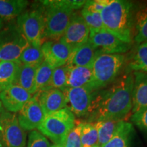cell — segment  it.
<instances>
[{
    "label": "cell",
    "instance_id": "29",
    "mask_svg": "<svg viewBox=\"0 0 147 147\" xmlns=\"http://www.w3.org/2000/svg\"><path fill=\"white\" fill-rule=\"evenodd\" d=\"M68 70L69 67L67 65L53 69L51 81L47 89H57L63 91V89L67 88Z\"/></svg>",
    "mask_w": 147,
    "mask_h": 147
},
{
    "label": "cell",
    "instance_id": "32",
    "mask_svg": "<svg viewBox=\"0 0 147 147\" xmlns=\"http://www.w3.org/2000/svg\"><path fill=\"white\" fill-rule=\"evenodd\" d=\"M49 140L40 131L34 130L29 134L27 147H51Z\"/></svg>",
    "mask_w": 147,
    "mask_h": 147
},
{
    "label": "cell",
    "instance_id": "4",
    "mask_svg": "<svg viewBox=\"0 0 147 147\" xmlns=\"http://www.w3.org/2000/svg\"><path fill=\"white\" fill-rule=\"evenodd\" d=\"M125 60L124 54L98 53L92 65V88L100 91L115 82Z\"/></svg>",
    "mask_w": 147,
    "mask_h": 147
},
{
    "label": "cell",
    "instance_id": "26",
    "mask_svg": "<svg viewBox=\"0 0 147 147\" xmlns=\"http://www.w3.org/2000/svg\"><path fill=\"white\" fill-rule=\"evenodd\" d=\"M45 61L41 47L29 44L22 53L18 61L23 65L39 66Z\"/></svg>",
    "mask_w": 147,
    "mask_h": 147
},
{
    "label": "cell",
    "instance_id": "6",
    "mask_svg": "<svg viewBox=\"0 0 147 147\" xmlns=\"http://www.w3.org/2000/svg\"><path fill=\"white\" fill-rule=\"evenodd\" d=\"M16 25L30 45L42 47L45 42V21L43 7L26 10L16 18Z\"/></svg>",
    "mask_w": 147,
    "mask_h": 147
},
{
    "label": "cell",
    "instance_id": "22",
    "mask_svg": "<svg viewBox=\"0 0 147 147\" xmlns=\"http://www.w3.org/2000/svg\"><path fill=\"white\" fill-rule=\"evenodd\" d=\"M124 120H117V119H106L95 121L97 132H98V141L97 146L102 147L106 144L118 129L119 125Z\"/></svg>",
    "mask_w": 147,
    "mask_h": 147
},
{
    "label": "cell",
    "instance_id": "15",
    "mask_svg": "<svg viewBox=\"0 0 147 147\" xmlns=\"http://www.w3.org/2000/svg\"><path fill=\"white\" fill-rule=\"evenodd\" d=\"M36 95L45 115L66 108L65 95L59 89H45L36 93Z\"/></svg>",
    "mask_w": 147,
    "mask_h": 147
},
{
    "label": "cell",
    "instance_id": "28",
    "mask_svg": "<svg viewBox=\"0 0 147 147\" xmlns=\"http://www.w3.org/2000/svg\"><path fill=\"white\" fill-rule=\"evenodd\" d=\"M81 147H94L98 141V132L95 122H82Z\"/></svg>",
    "mask_w": 147,
    "mask_h": 147
},
{
    "label": "cell",
    "instance_id": "35",
    "mask_svg": "<svg viewBox=\"0 0 147 147\" xmlns=\"http://www.w3.org/2000/svg\"><path fill=\"white\" fill-rule=\"evenodd\" d=\"M3 25H4V23H3V21L2 19H1V18H0V31H1V29H2Z\"/></svg>",
    "mask_w": 147,
    "mask_h": 147
},
{
    "label": "cell",
    "instance_id": "9",
    "mask_svg": "<svg viewBox=\"0 0 147 147\" xmlns=\"http://www.w3.org/2000/svg\"><path fill=\"white\" fill-rule=\"evenodd\" d=\"M0 141L3 147H25L26 131L18 123L15 113L1 110L0 115Z\"/></svg>",
    "mask_w": 147,
    "mask_h": 147
},
{
    "label": "cell",
    "instance_id": "38",
    "mask_svg": "<svg viewBox=\"0 0 147 147\" xmlns=\"http://www.w3.org/2000/svg\"><path fill=\"white\" fill-rule=\"evenodd\" d=\"M0 147H3L2 144H1V141H0Z\"/></svg>",
    "mask_w": 147,
    "mask_h": 147
},
{
    "label": "cell",
    "instance_id": "13",
    "mask_svg": "<svg viewBox=\"0 0 147 147\" xmlns=\"http://www.w3.org/2000/svg\"><path fill=\"white\" fill-rule=\"evenodd\" d=\"M41 49L45 61L54 69L66 65L71 52L60 40H47L42 44Z\"/></svg>",
    "mask_w": 147,
    "mask_h": 147
},
{
    "label": "cell",
    "instance_id": "33",
    "mask_svg": "<svg viewBox=\"0 0 147 147\" xmlns=\"http://www.w3.org/2000/svg\"><path fill=\"white\" fill-rule=\"evenodd\" d=\"M112 0H91L86 1L83 8L89 12L101 13L103 9L111 2Z\"/></svg>",
    "mask_w": 147,
    "mask_h": 147
},
{
    "label": "cell",
    "instance_id": "11",
    "mask_svg": "<svg viewBox=\"0 0 147 147\" xmlns=\"http://www.w3.org/2000/svg\"><path fill=\"white\" fill-rule=\"evenodd\" d=\"M89 42L99 53L107 54H124L131 49L132 46L122 42L106 30L100 32L90 31Z\"/></svg>",
    "mask_w": 147,
    "mask_h": 147
},
{
    "label": "cell",
    "instance_id": "10",
    "mask_svg": "<svg viewBox=\"0 0 147 147\" xmlns=\"http://www.w3.org/2000/svg\"><path fill=\"white\" fill-rule=\"evenodd\" d=\"M90 29L80 14H73L68 26L60 40L72 51L89 41Z\"/></svg>",
    "mask_w": 147,
    "mask_h": 147
},
{
    "label": "cell",
    "instance_id": "1",
    "mask_svg": "<svg viewBox=\"0 0 147 147\" xmlns=\"http://www.w3.org/2000/svg\"><path fill=\"white\" fill-rule=\"evenodd\" d=\"M134 74L120 77L108 89L99 91L95 97L89 122L123 119L132 110Z\"/></svg>",
    "mask_w": 147,
    "mask_h": 147
},
{
    "label": "cell",
    "instance_id": "24",
    "mask_svg": "<svg viewBox=\"0 0 147 147\" xmlns=\"http://www.w3.org/2000/svg\"><path fill=\"white\" fill-rule=\"evenodd\" d=\"M21 63L0 60V93L13 84Z\"/></svg>",
    "mask_w": 147,
    "mask_h": 147
},
{
    "label": "cell",
    "instance_id": "23",
    "mask_svg": "<svg viewBox=\"0 0 147 147\" xmlns=\"http://www.w3.org/2000/svg\"><path fill=\"white\" fill-rule=\"evenodd\" d=\"M134 42L137 46L147 42V5L135 13Z\"/></svg>",
    "mask_w": 147,
    "mask_h": 147
},
{
    "label": "cell",
    "instance_id": "8",
    "mask_svg": "<svg viewBox=\"0 0 147 147\" xmlns=\"http://www.w3.org/2000/svg\"><path fill=\"white\" fill-rule=\"evenodd\" d=\"M62 91L65 95L66 108H68L75 117H90L99 91H95L91 87H67Z\"/></svg>",
    "mask_w": 147,
    "mask_h": 147
},
{
    "label": "cell",
    "instance_id": "34",
    "mask_svg": "<svg viewBox=\"0 0 147 147\" xmlns=\"http://www.w3.org/2000/svg\"><path fill=\"white\" fill-rule=\"evenodd\" d=\"M131 121L133 123L147 133V108L132 115Z\"/></svg>",
    "mask_w": 147,
    "mask_h": 147
},
{
    "label": "cell",
    "instance_id": "31",
    "mask_svg": "<svg viewBox=\"0 0 147 147\" xmlns=\"http://www.w3.org/2000/svg\"><path fill=\"white\" fill-rule=\"evenodd\" d=\"M82 122H78L66 138L63 147H81Z\"/></svg>",
    "mask_w": 147,
    "mask_h": 147
},
{
    "label": "cell",
    "instance_id": "12",
    "mask_svg": "<svg viewBox=\"0 0 147 147\" xmlns=\"http://www.w3.org/2000/svg\"><path fill=\"white\" fill-rule=\"evenodd\" d=\"M45 117V114L36 94L23 106L17 115L19 125L25 131H32L38 129Z\"/></svg>",
    "mask_w": 147,
    "mask_h": 147
},
{
    "label": "cell",
    "instance_id": "30",
    "mask_svg": "<svg viewBox=\"0 0 147 147\" xmlns=\"http://www.w3.org/2000/svg\"><path fill=\"white\" fill-rule=\"evenodd\" d=\"M80 14L91 32H100L105 30L100 13L89 12L82 8Z\"/></svg>",
    "mask_w": 147,
    "mask_h": 147
},
{
    "label": "cell",
    "instance_id": "2",
    "mask_svg": "<svg viewBox=\"0 0 147 147\" xmlns=\"http://www.w3.org/2000/svg\"><path fill=\"white\" fill-rule=\"evenodd\" d=\"M135 13V8L131 1L112 0L100 14L106 32L122 42L132 45Z\"/></svg>",
    "mask_w": 147,
    "mask_h": 147
},
{
    "label": "cell",
    "instance_id": "25",
    "mask_svg": "<svg viewBox=\"0 0 147 147\" xmlns=\"http://www.w3.org/2000/svg\"><path fill=\"white\" fill-rule=\"evenodd\" d=\"M129 68L147 73V42L138 45L129 61Z\"/></svg>",
    "mask_w": 147,
    "mask_h": 147
},
{
    "label": "cell",
    "instance_id": "18",
    "mask_svg": "<svg viewBox=\"0 0 147 147\" xmlns=\"http://www.w3.org/2000/svg\"><path fill=\"white\" fill-rule=\"evenodd\" d=\"M38 66L27 65L20 64L13 84L19 86L26 90L31 95H34L36 93V70Z\"/></svg>",
    "mask_w": 147,
    "mask_h": 147
},
{
    "label": "cell",
    "instance_id": "39",
    "mask_svg": "<svg viewBox=\"0 0 147 147\" xmlns=\"http://www.w3.org/2000/svg\"><path fill=\"white\" fill-rule=\"evenodd\" d=\"M94 147H99V146H94Z\"/></svg>",
    "mask_w": 147,
    "mask_h": 147
},
{
    "label": "cell",
    "instance_id": "5",
    "mask_svg": "<svg viewBox=\"0 0 147 147\" xmlns=\"http://www.w3.org/2000/svg\"><path fill=\"white\" fill-rule=\"evenodd\" d=\"M76 124V117L68 108H65L45 115L38 129L54 144L63 146L66 138Z\"/></svg>",
    "mask_w": 147,
    "mask_h": 147
},
{
    "label": "cell",
    "instance_id": "36",
    "mask_svg": "<svg viewBox=\"0 0 147 147\" xmlns=\"http://www.w3.org/2000/svg\"><path fill=\"white\" fill-rule=\"evenodd\" d=\"M51 147H63L62 146H60V145H57V144H53Z\"/></svg>",
    "mask_w": 147,
    "mask_h": 147
},
{
    "label": "cell",
    "instance_id": "27",
    "mask_svg": "<svg viewBox=\"0 0 147 147\" xmlns=\"http://www.w3.org/2000/svg\"><path fill=\"white\" fill-rule=\"evenodd\" d=\"M53 69L54 68H53L45 61L38 66L36 70V80H35L36 93L47 89L51 81Z\"/></svg>",
    "mask_w": 147,
    "mask_h": 147
},
{
    "label": "cell",
    "instance_id": "20",
    "mask_svg": "<svg viewBox=\"0 0 147 147\" xmlns=\"http://www.w3.org/2000/svg\"><path fill=\"white\" fill-rule=\"evenodd\" d=\"M133 133L132 124L123 121L112 138L102 147H131Z\"/></svg>",
    "mask_w": 147,
    "mask_h": 147
},
{
    "label": "cell",
    "instance_id": "3",
    "mask_svg": "<svg viewBox=\"0 0 147 147\" xmlns=\"http://www.w3.org/2000/svg\"><path fill=\"white\" fill-rule=\"evenodd\" d=\"M82 0L41 1L45 21V38L49 40L61 39L68 26L74 11L82 8Z\"/></svg>",
    "mask_w": 147,
    "mask_h": 147
},
{
    "label": "cell",
    "instance_id": "21",
    "mask_svg": "<svg viewBox=\"0 0 147 147\" xmlns=\"http://www.w3.org/2000/svg\"><path fill=\"white\" fill-rule=\"evenodd\" d=\"M29 1L26 0H0V18L11 21L26 10Z\"/></svg>",
    "mask_w": 147,
    "mask_h": 147
},
{
    "label": "cell",
    "instance_id": "7",
    "mask_svg": "<svg viewBox=\"0 0 147 147\" xmlns=\"http://www.w3.org/2000/svg\"><path fill=\"white\" fill-rule=\"evenodd\" d=\"M29 45L16 23L3 25L0 31V60L18 61L23 51Z\"/></svg>",
    "mask_w": 147,
    "mask_h": 147
},
{
    "label": "cell",
    "instance_id": "17",
    "mask_svg": "<svg viewBox=\"0 0 147 147\" xmlns=\"http://www.w3.org/2000/svg\"><path fill=\"white\" fill-rule=\"evenodd\" d=\"M98 53L97 49L88 41L81 47L71 51L66 65L68 67L79 66L92 67L93 61Z\"/></svg>",
    "mask_w": 147,
    "mask_h": 147
},
{
    "label": "cell",
    "instance_id": "14",
    "mask_svg": "<svg viewBox=\"0 0 147 147\" xmlns=\"http://www.w3.org/2000/svg\"><path fill=\"white\" fill-rule=\"evenodd\" d=\"M33 97L19 86L12 84L0 93V102L3 108L10 113H18Z\"/></svg>",
    "mask_w": 147,
    "mask_h": 147
},
{
    "label": "cell",
    "instance_id": "37",
    "mask_svg": "<svg viewBox=\"0 0 147 147\" xmlns=\"http://www.w3.org/2000/svg\"><path fill=\"white\" fill-rule=\"evenodd\" d=\"M1 110H2V105H1V102H0V115H1Z\"/></svg>",
    "mask_w": 147,
    "mask_h": 147
},
{
    "label": "cell",
    "instance_id": "16",
    "mask_svg": "<svg viewBox=\"0 0 147 147\" xmlns=\"http://www.w3.org/2000/svg\"><path fill=\"white\" fill-rule=\"evenodd\" d=\"M132 113H139L147 108V73L134 71Z\"/></svg>",
    "mask_w": 147,
    "mask_h": 147
},
{
    "label": "cell",
    "instance_id": "19",
    "mask_svg": "<svg viewBox=\"0 0 147 147\" xmlns=\"http://www.w3.org/2000/svg\"><path fill=\"white\" fill-rule=\"evenodd\" d=\"M68 67L67 87H92V67L79 66Z\"/></svg>",
    "mask_w": 147,
    "mask_h": 147
}]
</instances>
